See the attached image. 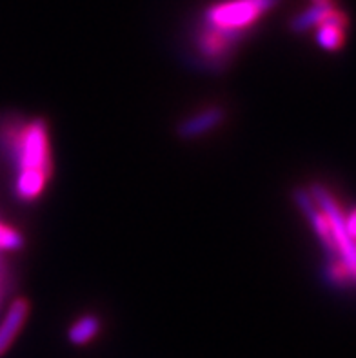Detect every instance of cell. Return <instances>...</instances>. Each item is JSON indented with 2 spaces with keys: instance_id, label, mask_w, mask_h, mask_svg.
Here are the masks:
<instances>
[{
  "instance_id": "9",
  "label": "cell",
  "mask_w": 356,
  "mask_h": 358,
  "mask_svg": "<svg viewBox=\"0 0 356 358\" xmlns=\"http://www.w3.org/2000/svg\"><path fill=\"white\" fill-rule=\"evenodd\" d=\"M24 245V238L13 227L0 222V251H15Z\"/></svg>"
},
{
  "instance_id": "2",
  "label": "cell",
  "mask_w": 356,
  "mask_h": 358,
  "mask_svg": "<svg viewBox=\"0 0 356 358\" xmlns=\"http://www.w3.org/2000/svg\"><path fill=\"white\" fill-rule=\"evenodd\" d=\"M278 2L280 0H227L209 8L206 24L224 31L242 33Z\"/></svg>"
},
{
  "instance_id": "11",
  "label": "cell",
  "mask_w": 356,
  "mask_h": 358,
  "mask_svg": "<svg viewBox=\"0 0 356 358\" xmlns=\"http://www.w3.org/2000/svg\"><path fill=\"white\" fill-rule=\"evenodd\" d=\"M0 299H2V295H0Z\"/></svg>"
},
{
  "instance_id": "5",
  "label": "cell",
  "mask_w": 356,
  "mask_h": 358,
  "mask_svg": "<svg viewBox=\"0 0 356 358\" xmlns=\"http://www.w3.org/2000/svg\"><path fill=\"white\" fill-rule=\"evenodd\" d=\"M27 313H29V304L27 300H15L8 315L0 324V355H4L9 350V345L13 344L17 338L20 327L26 322Z\"/></svg>"
},
{
  "instance_id": "6",
  "label": "cell",
  "mask_w": 356,
  "mask_h": 358,
  "mask_svg": "<svg viewBox=\"0 0 356 358\" xmlns=\"http://www.w3.org/2000/svg\"><path fill=\"white\" fill-rule=\"evenodd\" d=\"M222 120H224V111L222 109H208V111H204V113L197 115V117L190 118V120H185L178 127V133L184 138H194V136L204 135V133H208L213 127H217Z\"/></svg>"
},
{
  "instance_id": "8",
  "label": "cell",
  "mask_w": 356,
  "mask_h": 358,
  "mask_svg": "<svg viewBox=\"0 0 356 358\" xmlns=\"http://www.w3.org/2000/svg\"><path fill=\"white\" fill-rule=\"evenodd\" d=\"M100 331V322L97 317H82L69 329V342L75 345L90 344Z\"/></svg>"
},
{
  "instance_id": "3",
  "label": "cell",
  "mask_w": 356,
  "mask_h": 358,
  "mask_svg": "<svg viewBox=\"0 0 356 358\" xmlns=\"http://www.w3.org/2000/svg\"><path fill=\"white\" fill-rule=\"evenodd\" d=\"M240 38H242V33L224 31V29H217L206 24L199 33V50L206 60L224 66Z\"/></svg>"
},
{
  "instance_id": "1",
  "label": "cell",
  "mask_w": 356,
  "mask_h": 358,
  "mask_svg": "<svg viewBox=\"0 0 356 358\" xmlns=\"http://www.w3.org/2000/svg\"><path fill=\"white\" fill-rule=\"evenodd\" d=\"M18 162L17 191L26 199L41 195L51 178V151L48 127L42 120L24 126L13 141Z\"/></svg>"
},
{
  "instance_id": "10",
  "label": "cell",
  "mask_w": 356,
  "mask_h": 358,
  "mask_svg": "<svg viewBox=\"0 0 356 358\" xmlns=\"http://www.w3.org/2000/svg\"><path fill=\"white\" fill-rule=\"evenodd\" d=\"M315 4H320V2H329V0H313Z\"/></svg>"
},
{
  "instance_id": "4",
  "label": "cell",
  "mask_w": 356,
  "mask_h": 358,
  "mask_svg": "<svg viewBox=\"0 0 356 358\" xmlns=\"http://www.w3.org/2000/svg\"><path fill=\"white\" fill-rule=\"evenodd\" d=\"M346 29H348V17L334 8L333 13L320 24V29L316 33V41L324 50L336 51L346 41Z\"/></svg>"
},
{
  "instance_id": "7",
  "label": "cell",
  "mask_w": 356,
  "mask_h": 358,
  "mask_svg": "<svg viewBox=\"0 0 356 358\" xmlns=\"http://www.w3.org/2000/svg\"><path fill=\"white\" fill-rule=\"evenodd\" d=\"M333 9L334 6L331 4V2H320V4H315L313 8L306 9L304 13H300L298 17H294L293 20H291V29L300 33V31H307V29H311V27L320 26L325 18L333 13Z\"/></svg>"
}]
</instances>
